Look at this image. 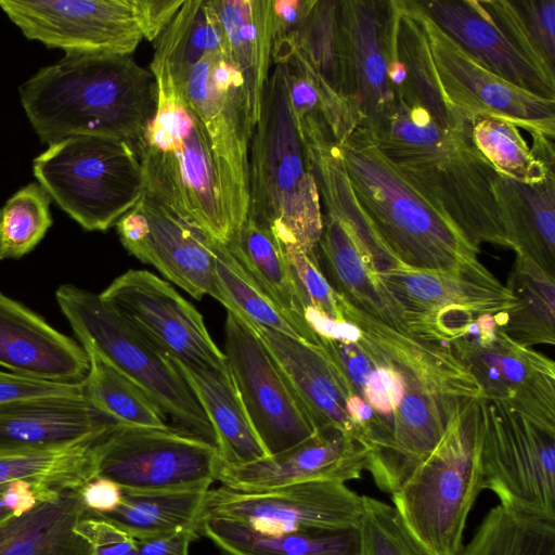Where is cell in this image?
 Instances as JSON below:
<instances>
[{
  "label": "cell",
  "instance_id": "obj_1",
  "mask_svg": "<svg viewBox=\"0 0 555 555\" xmlns=\"http://www.w3.org/2000/svg\"><path fill=\"white\" fill-rule=\"evenodd\" d=\"M337 295L341 319L319 315L312 327L350 393L373 412L365 470L391 494L434 450L456 408L482 392L449 345L392 328Z\"/></svg>",
  "mask_w": 555,
  "mask_h": 555
},
{
  "label": "cell",
  "instance_id": "obj_2",
  "mask_svg": "<svg viewBox=\"0 0 555 555\" xmlns=\"http://www.w3.org/2000/svg\"><path fill=\"white\" fill-rule=\"evenodd\" d=\"M364 131L390 165L473 245L512 249L494 196L498 172L473 143L470 131L444 128L423 107L397 101L373 129Z\"/></svg>",
  "mask_w": 555,
  "mask_h": 555
},
{
  "label": "cell",
  "instance_id": "obj_3",
  "mask_svg": "<svg viewBox=\"0 0 555 555\" xmlns=\"http://www.w3.org/2000/svg\"><path fill=\"white\" fill-rule=\"evenodd\" d=\"M24 112L41 142L92 135L134 143L157 105L153 73L131 54H65L18 89Z\"/></svg>",
  "mask_w": 555,
  "mask_h": 555
},
{
  "label": "cell",
  "instance_id": "obj_4",
  "mask_svg": "<svg viewBox=\"0 0 555 555\" xmlns=\"http://www.w3.org/2000/svg\"><path fill=\"white\" fill-rule=\"evenodd\" d=\"M157 85L155 114L133 143L145 194L215 242L235 233L227 206L221 168L206 128L176 88L167 65L153 56Z\"/></svg>",
  "mask_w": 555,
  "mask_h": 555
},
{
  "label": "cell",
  "instance_id": "obj_5",
  "mask_svg": "<svg viewBox=\"0 0 555 555\" xmlns=\"http://www.w3.org/2000/svg\"><path fill=\"white\" fill-rule=\"evenodd\" d=\"M337 149L375 235L399 263L444 270L479 260V247L390 165L363 129Z\"/></svg>",
  "mask_w": 555,
  "mask_h": 555
},
{
  "label": "cell",
  "instance_id": "obj_6",
  "mask_svg": "<svg viewBox=\"0 0 555 555\" xmlns=\"http://www.w3.org/2000/svg\"><path fill=\"white\" fill-rule=\"evenodd\" d=\"M248 217L267 225L285 248L318 249L321 199L291 113L282 64L269 77L251 133Z\"/></svg>",
  "mask_w": 555,
  "mask_h": 555
},
{
  "label": "cell",
  "instance_id": "obj_7",
  "mask_svg": "<svg viewBox=\"0 0 555 555\" xmlns=\"http://www.w3.org/2000/svg\"><path fill=\"white\" fill-rule=\"evenodd\" d=\"M482 490L481 427L475 398L456 408L437 446L391 499L429 555H460L467 516Z\"/></svg>",
  "mask_w": 555,
  "mask_h": 555
},
{
  "label": "cell",
  "instance_id": "obj_8",
  "mask_svg": "<svg viewBox=\"0 0 555 555\" xmlns=\"http://www.w3.org/2000/svg\"><path fill=\"white\" fill-rule=\"evenodd\" d=\"M33 173L52 201L87 231H106L145 193L134 144L73 135L33 160Z\"/></svg>",
  "mask_w": 555,
  "mask_h": 555
},
{
  "label": "cell",
  "instance_id": "obj_9",
  "mask_svg": "<svg viewBox=\"0 0 555 555\" xmlns=\"http://www.w3.org/2000/svg\"><path fill=\"white\" fill-rule=\"evenodd\" d=\"M55 298L80 345L93 347L138 383L179 428L216 446L205 411L169 356L124 321L100 294L63 284Z\"/></svg>",
  "mask_w": 555,
  "mask_h": 555
},
{
  "label": "cell",
  "instance_id": "obj_10",
  "mask_svg": "<svg viewBox=\"0 0 555 555\" xmlns=\"http://www.w3.org/2000/svg\"><path fill=\"white\" fill-rule=\"evenodd\" d=\"M96 476L125 492L209 489L217 479V447L179 427L153 428L120 423L96 440Z\"/></svg>",
  "mask_w": 555,
  "mask_h": 555
},
{
  "label": "cell",
  "instance_id": "obj_11",
  "mask_svg": "<svg viewBox=\"0 0 555 555\" xmlns=\"http://www.w3.org/2000/svg\"><path fill=\"white\" fill-rule=\"evenodd\" d=\"M378 275L410 333L434 343L448 344L477 317L508 312L516 305L513 292L479 260L444 270L400 264Z\"/></svg>",
  "mask_w": 555,
  "mask_h": 555
},
{
  "label": "cell",
  "instance_id": "obj_12",
  "mask_svg": "<svg viewBox=\"0 0 555 555\" xmlns=\"http://www.w3.org/2000/svg\"><path fill=\"white\" fill-rule=\"evenodd\" d=\"M477 411L483 489L508 509L555 522V435L482 397Z\"/></svg>",
  "mask_w": 555,
  "mask_h": 555
},
{
  "label": "cell",
  "instance_id": "obj_13",
  "mask_svg": "<svg viewBox=\"0 0 555 555\" xmlns=\"http://www.w3.org/2000/svg\"><path fill=\"white\" fill-rule=\"evenodd\" d=\"M203 121L221 168L227 206L237 231L249 210L253 128L244 83L225 51L209 54L176 85Z\"/></svg>",
  "mask_w": 555,
  "mask_h": 555
},
{
  "label": "cell",
  "instance_id": "obj_14",
  "mask_svg": "<svg viewBox=\"0 0 555 555\" xmlns=\"http://www.w3.org/2000/svg\"><path fill=\"white\" fill-rule=\"evenodd\" d=\"M475 335L447 345L469 370L482 398L501 403L555 435V364L531 347L509 338L494 315L478 319Z\"/></svg>",
  "mask_w": 555,
  "mask_h": 555
},
{
  "label": "cell",
  "instance_id": "obj_15",
  "mask_svg": "<svg viewBox=\"0 0 555 555\" xmlns=\"http://www.w3.org/2000/svg\"><path fill=\"white\" fill-rule=\"evenodd\" d=\"M417 13L427 38L446 101L467 122L503 118L528 131L532 140L555 137V100L501 78L453 41L431 20L422 1Z\"/></svg>",
  "mask_w": 555,
  "mask_h": 555
},
{
  "label": "cell",
  "instance_id": "obj_16",
  "mask_svg": "<svg viewBox=\"0 0 555 555\" xmlns=\"http://www.w3.org/2000/svg\"><path fill=\"white\" fill-rule=\"evenodd\" d=\"M362 498L345 482L319 480L267 490L209 489L203 519L221 518L261 533L358 528Z\"/></svg>",
  "mask_w": 555,
  "mask_h": 555
},
{
  "label": "cell",
  "instance_id": "obj_17",
  "mask_svg": "<svg viewBox=\"0 0 555 555\" xmlns=\"http://www.w3.org/2000/svg\"><path fill=\"white\" fill-rule=\"evenodd\" d=\"M29 40L65 54H131L144 39L139 0H0Z\"/></svg>",
  "mask_w": 555,
  "mask_h": 555
},
{
  "label": "cell",
  "instance_id": "obj_18",
  "mask_svg": "<svg viewBox=\"0 0 555 555\" xmlns=\"http://www.w3.org/2000/svg\"><path fill=\"white\" fill-rule=\"evenodd\" d=\"M103 301L160 351L181 362L228 369L203 315L168 282L147 270H128L102 293Z\"/></svg>",
  "mask_w": 555,
  "mask_h": 555
},
{
  "label": "cell",
  "instance_id": "obj_19",
  "mask_svg": "<svg viewBox=\"0 0 555 555\" xmlns=\"http://www.w3.org/2000/svg\"><path fill=\"white\" fill-rule=\"evenodd\" d=\"M224 354L249 420L268 456L317 429L254 327L228 311Z\"/></svg>",
  "mask_w": 555,
  "mask_h": 555
},
{
  "label": "cell",
  "instance_id": "obj_20",
  "mask_svg": "<svg viewBox=\"0 0 555 555\" xmlns=\"http://www.w3.org/2000/svg\"><path fill=\"white\" fill-rule=\"evenodd\" d=\"M122 246L195 299L211 295L216 243L145 194L115 224Z\"/></svg>",
  "mask_w": 555,
  "mask_h": 555
},
{
  "label": "cell",
  "instance_id": "obj_21",
  "mask_svg": "<svg viewBox=\"0 0 555 555\" xmlns=\"http://www.w3.org/2000/svg\"><path fill=\"white\" fill-rule=\"evenodd\" d=\"M369 455L370 449L360 438L328 427L285 451L247 464L228 465L220 460L216 481L243 491L319 480L346 483L360 478Z\"/></svg>",
  "mask_w": 555,
  "mask_h": 555
},
{
  "label": "cell",
  "instance_id": "obj_22",
  "mask_svg": "<svg viewBox=\"0 0 555 555\" xmlns=\"http://www.w3.org/2000/svg\"><path fill=\"white\" fill-rule=\"evenodd\" d=\"M251 326L315 429L334 427L360 438L347 411V402L352 395L338 367L318 339L312 343L262 326Z\"/></svg>",
  "mask_w": 555,
  "mask_h": 555
},
{
  "label": "cell",
  "instance_id": "obj_23",
  "mask_svg": "<svg viewBox=\"0 0 555 555\" xmlns=\"http://www.w3.org/2000/svg\"><path fill=\"white\" fill-rule=\"evenodd\" d=\"M0 366L40 379L82 382L85 348L43 318L0 292Z\"/></svg>",
  "mask_w": 555,
  "mask_h": 555
},
{
  "label": "cell",
  "instance_id": "obj_24",
  "mask_svg": "<svg viewBox=\"0 0 555 555\" xmlns=\"http://www.w3.org/2000/svg\"><path fill=\"white\" fill-rule=\"evenodd\" d=\"M431 20L463 50L508 82L555 100V80L537 70L492 21L480 1H422Z\"/></svg>",
  "mask_w": 555,
  "mask_h": 555
},
{
  "label": "cell",
  "instance_id": "obj_25",
  "mask_svg": "<svg viewBox=\"0 0 555 555\" xmlns=\"http://www.w3.org/2000/svg\"><path fill=\"white\" fill-rule=\"evenodd\" d=\"M385 2L340 0L350 95L364 130L373 129L395 103L387 76Z\"/></svg>",
  "mask_w": 555,
  "mask_h": 555
},
{
  "label": "cell",
  "instance_id": "obj_26",
  "mask_svg": "<svg viewBox=\"0 0 555 555\" xmlns=\"http://www.w3.org/2000/svg\"><path fill=\"white\" fill-rule=\"evenodd\" d=\"M116 423L86 396H50L0 404V451L48 448L98 437Z\"/></svg>",
  "mask_w": 555,
  "mask_h": 555
},
{
  "label": "cell",
  "instance_id": "obj_27",
  "mask_svg": "<svg viewBox=\"0 0 555 555\" xmlns=\"http://www.w3.org/2000/svg\"><path fill=\"white\" fill-rule=\"evenodd\" d=\"M318 249L322 271L336 293L362 312L411 334L404 313L382 283L373 259L347 225L323 215Z\"/></svg>",
  "mask_w": 555,
  "mask_h": 555
},
{
  "label": "cell",
  "instance_id": "obj_28",
  "mask_svg": "<svg viewBox=\"0 0 555 555\" xmlns=\"http://www.w3.org/2000/svg\"><path fill=\"white\" fill-rule=\"evenodd\" d=\"M209 1L223 35L225 53L242 76L254 129L272 64V0Z\"/></svg>",
  "mask_w": 555,
  "mask_h": 555
},
{
  "label": "cell",
  "instance_id": "obj_29",
  "mask_svg": "<svg viewBox=\"0 0 555 555\" xmlns=\"http://www.w3.org/2000/svg\"><path fill=\"white\" fill-rule=\"evenodd\" d=\"M384 28L390 50L406 73V93L395 101L423 107L444 128L470 131L472 125L443 96L416 1H386Z\"/></svg>",
  "mask_w": 555,
  "mask_h": 555
},
{
  "label": "cell",
  "instance_id": "obj_30",
  "mask_svg": "<svg viewBox=\"0 0 555 555\" xmlns=\"http://www.w3.org/2000/svg\"><path fill=\"white\" fill-rule=\"evenodd\" d=\"M493 190L512 249L555 276V173L535 184L496 173Z\"/></svg>",
  "mask_w": 555,
  "mask_h": 555
},
{
  "label": "cell",
  "instance_id": "obj_31",
  "mask_svg": "<svg viewBox=\"0 0 555 555\" xmlns=\"http://www.w3.org/2000/svg\"><path fill=\"white\" fill-rule=\"evenodd\" d=\"M205 411L222 463L247 464L264 456L261 443L228 369L192 365L171 358Z\"/></svg>",
  "mask_w": 555,
  "mask_h": 555
},
{
  "label": "cell",
  "instance_id": "obj_32",
  "mask_svg": "<svg viewBox=\"0 0 555 555\" xmlns=\"http://www.w3.org/2000/svg\"><path fill=\"white\" fill-rule=\"evenodd\" d=\"M79 491L64 490L0 525V555H91L73 528L85 514Z\"/></svg>",
  "mask_w": 555,
  "mask_h": 555
},
{
  "label": "cell",
  "instance_id": "obj_33",
  "mask_svg": "<svg viewBox=\"0 0 555 555\" xmlns=\"http://www.w3.org/2000/svg\"><path fill=\"white\" fill-rule=\"evenodd\" d=\"M201 535L225 555H358V528L261 533L241 524L205 518Z\"/></svg>",
  "mask_w": 555,
  "mask_h": 555
},
{
  "label": "cell",
  "instance_id": "obj_34",
  "mask_svg": "<svg viewBox=\"0 0 555 555\" xmlns=\"http://www.w3.org/2000/svg\"><path fill=\"white\" fill-rule=\"evenodd\" d=\"M231 254L269 297L293 320L308 341L317 335L305 320L299 295L284 246L264 224L247 217L225 244Z\"/></svg>",
  "mask_w": 555,
  "mask_h": 555
},
{
  "label": "cell",
  "instance_id": "obj_35",
  "mask_svg": "<svg viewBox=\"0 0 555 555\" xmlns=\"http://www.w3.org/2000/svg\"><path fill=\"white\" fill-rule=\"evenodd\" d=\"M100 436L56 447L0 451V487L26 480L79 491L96 477L94 446Z\"/></svg>",
  "mask_w": 555,
  "mask_h": 555
},
{
  "label": "cell",
  "instance_id": "obj_36",
  "mask_svg": "<svg viewBox=\"0 0 555 555\" xmlns=\"http://www.w3.org/2000/svg\"><path fill=\"white\" fill-rule=\"evenodd\" d=\"M209 489L163 492L124 491L121 503L114 512L98 516L112 521L134 539L183 529H197L201 533L204 505Z\"/></svg>",
  "mask_w": 555,
  "mask_h": 555
},
{
  "label": "cell",
  "instance_id": "obj_37",
  "mask_svg": "<svg viewBox=\"0 0 555 555\" xmlns=\"http://www.w3.org/2000/svg\"><path fill=\"white\" fill-rule=\"evenodd\" d=\"M516 259L506 286L516 298L506 313L503 332L517 344L555 345V276L530 258L515 254Z\"/></svg>",
  "mask_w": 555,
  "mask_h": 555
},
{
  "label": "cell",
  "instance_id": "obj_38",
  "mask_svg": "<svg viewBox=\"0 0 555 555\" xmlns=\"http://www.w3.org/2000/svg\"><path fill=\"white\" fill-rule=\"evenodd\" d=\"M89 358L83 379L90 404L116 423L166 428L168 416L157 402L133 379L119 371L89 345H81Z\"/></svg>",
  "mask_w": 555,
  "mask_h": 555
},
{
  "label": "cell",
  "instance_id": "obj_39",
  "mask_svg": "<svg viewBox=\"0 0 555 555\" xmlns=\"http://www.w3.org/2000/svg\"><path fill=\"white\" fill-rule=\"evenodd\" d=\"M220 51L225 43L210 1L184 0L155 40L153 56L167 65L179 85L204 57Z\"/></svg>",
  "mask_w": 555,
  "mask_h": 555
},
{
  "label": "cell",
  "instance_id": "obj_40",
  "mask_svg": "<svg viewBox=\"0 0 555 555\" xmlns=\"http://www.w3.org/2000/svg\"><path fill=\"white\" fill-rule=\"evenodd\" d=\"M210 296L251 325L305 339L298 326L244 269L227 245L218 242Z\"/></svg>",
  "mask_w": 555,
  "mask_h": 555
},
{
  "label": "cell",
  "instance_id": "obj_41",
  "mask_svg": "<svg viewBox=\"0 0 555 555\" xmlns=\"http://www.w3.org/2000/svg\"><path fill=\"white\" fill-rule=\"evenodd\" d=\"M460 555H555V522L491 508Z\"/></svg>",
  "mask_w": 555,
  "mask_h": 555
},
{
  "label": "cell",
  "instance_id": "obj_42",
  "mask_svg": "<svg viewBox=\"0 0 555 555\" xmlns=\"http://www.w3.org/2000/svg\"><path fill=\"white\" fill-rule=\"evenodd\" d=\"M470 138L494 170L519 182L544 181L554 169L539 160L520 134L518 127L498 117L477 118Z\"/></svg>",
  "mask_w": 555,
  "mask_h": 555
},
{
  "label": "cell",
  "instance_id": "obj_43",
  "mask_svg": "<svg viewBox=\"0 0 555 555\" xmlns=\"http://www.w3.org/2000/svg\"><path fill=\"white\" fill-rule=\"evenodd\" d=\"M51 197L38 182L16 191L0 208V259L30 253L53 223Z\"/></svg>",
  "mask_w": 555,
  "mask_h": 555
},
{
  "label": "cell",
  "instance_id": "obj_44",
  "mask_svg": "<svg viewBox=\"0 0 555 555\" xmlns=\"http://www.w3.org/2000/svg\"><path fill=\"white\" fill-rule=\"evenodd\" d=\"M361 498L358 555H429L393 505L369 495Z\"/></svg>",
  "mask_w": 555,
  "mask_h": 555
},
{
  "label": "cell",
  "instance_id": "obj_45",
  "mask_svg": "<svg viewBox=\"0 0 555 555\" xmlns=\"http://www.w3.org/2000/svg\"><path fill=\"white\" fill-rule=\"evenodd\" d=\"M317 250L285 248L299 295L305 309L311 308L328 318L341 319L338 295L322 271Z\"/></svg>",
  "mask_w": 555,
  "mask_h": 555
},
{
  "label": "cell",
  "instance_id": "obj_46",
  "mask_svg": "<svg viewBox=\"0 0 555 555\" xmlns=\"http://www.w3.org/2000/svg\"><path fill=\"white\" fill-rule=\"evenodd\" d=\"M74 532L90 547L91 555H134L135 539L112 521L89 512L75 522Z\"/></svg>",
  "mask_w": 555,
  "mask_h": 555
},
{
  "label": "cell",
  "instance_id": "obj_47",
  "mask_svg": "<svg viewBox=\"0 0 555 555\" xmlns=\"http://www.w3.org/2000/svg\"><path fill=\"white\" fill-rule=\"evenodd\" d=\"M514 3L540 54L555 72V0H514Z\"/></svg>",
  "mask_w": 555,
  "mask_h": 555
},
{
  "label": "cell",
  "instance_id": "obj_48",
  "mask_svg": "<svg viewBox=\"0 0 555 555\" xmlns=\"http://www.w3.org/2000/svg\"><path fill=\"white\" fill-rule=\"evenodd\" d=\"M272 64H284L295 51L297 35L309 11L311 0H272Z\"/></svg>",
  "mask_w": 555,
  "mask_h": 555
},
{
  "label": "cell",
  "instance_id": "obj_49",
  "mask_svg": "<svg viewBox=\"0 0 555 555\" xmlns=\"http://www.w3.org/2000/svg\"><path fill=\"white\" fill-rule=\"evenodd\" d=\"M82 395H85L83 380L76 383L48 380L0 369V404L40 397Z\"/></svg>",
  "mask_w": 555,
  "mask_h": 555
},
{
  "label": "cell",
  "instance_id": "obj_50",
  "mask_svg": "<svg viewBox=\"0 0 555 555\" xmlns=\"http://www.w3.org/2000/svg\"><path fill=\"white\" fill-rule=\"evenodd\" d=\"M79 494L87 512L104 515L120 505L124 491L115 481L96 476L79 490Z\"/></svg>",
  "mask_w": 555,
  "mask_h": 555
},
{
  "label": "cell",
  "instance_id": "obj_51",
  "mask_svg": "<svg viewBox=\"0 0 555 555\" xmlns=\"http://www.w3.org/2000/svg\"><path fill=\"white\" fill-rule=\"evenodd\" d=\"M199 535L197 529H183L171 533L135 539L134 555H189L190 544Z\"/></svg>",
  "mask_w": 555,
  "mask_h": 555
},
{
  "label": "cell",
  "instance_id": "obj_52",
  "mask_svg": "<svg viewBox=\"0 0 555 555\" xmlns=\"http://www.w3.org/2000/svg\"><path fill=\"white\" fill-rule=\"evenodd\" d=\"M183 2L184 0H139L144 39L155 41Z\"/></svg>",
  "mask_w": 555,
  "mask_h": 555
},
{
  "label": "cell",
  "instance_id": "obj_53",
  "mask_svg": "<svg viewBox=\"0 0 555 555\" xmlns=\"http://www.w3.org/2000/svg\"><path fill=\"white\" fill-rule=\"evenodd\" d=\"M4 487H0V525L11 519L13 514L4 506L2 502V491Z\"/></svg>",
  "mask_w": 555,
  "mask_h": 555
}]
</instances>
